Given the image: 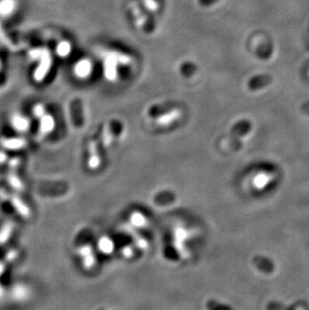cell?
<instances>
[{"label":"cell","mask_w":309,"mask_h":310,"mask_svg":"<svg viewBox=\"0 0 309 310\" xmlns=\"http://www.w3.org/2000/svg\"><path fill=\"white\" fill-rule=\"evenodd\" d=\"M133 11H134L135 16L137 17V19L139 21L138 23H139L140 27H142L146 33H152L154 31V24L153 23L152 19L147 14H145L141 9H139L138 7H135L133 9Z\"/></svg>","instance_id":"cell-3"},{"label":"cell","mask_w":309,"mask_h":310,"mask_svg":"<svg viewBox=\"0 0 309 310\" xmlns=\"http://www.w3.org/2000/svg\"><path fill=\"white\" fill-rule=\"evenodd\" d=\"M198 1H199V4L202 6H210L219 2V0H198Z\"/></svg>","instance_id":"cell-5"},{"label":"cell","mask_w":309,"mask_h":310,"mask_svg":"<svg viewBox=\"0 0 309 310\" xmlns=\"http://www.w3.org/2000/svg\"><path fill=\"white\" fill-rule=\"evenodd\" d=\"M68 185L65 182H41L36 186V192L45 197H58L66 194Z\"/></svg>","instance_id":"cell-1"},{"label":"cell","mask_w":309,"mask_h":310,"mask_svg":"<svg viewBox=\"0 0 309 310\" xmlns=\"http://www.w3.org/2000/svg\"><path fill=\"white\" fill-rule=\"evenodd\" d=\"M267 83V79L265 76H257L249 82V88L251 90H257L262 88Z\"/></svg>","instance_id":"cell-4"},{"label":"cell","mask_w":309,"mask_h":310,"mask_svg":"<svg viewBox=\"0 0 309 310\" xmlns=\"http://www.w3.org/2000/svg\"><path fill=\"white\" fill-rule=\"evenodd\" d=\"M70 115L71 121L75 128L81 129L85 125V117H84V107L83 102L76 98L72 100L70 103Z\"/></svg>","instance_id":"cell-2"}]
</instances>
